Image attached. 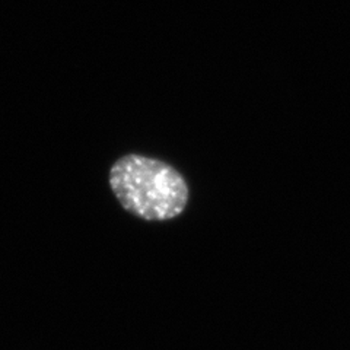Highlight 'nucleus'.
Returning <instances> with one entry per match:
<instances>
[{
	"instance_id": "f257e3e1",
	"label": "nucleus",
	"mask_w": 350,
	"mask_h": 350,
	"mask_svg": "<svg viewBox=\"0 0 350 350\" xmlns=\"http://www.w3.org/2000/svg\"><path fill=\"white\" fill-rule=\"evenodd\" d=\"M109 184L124 209L149 221L178 216L187 203L189 190L181 175L157 159L122 158L109 172Z\"/></svg>"
}]
</instances>
